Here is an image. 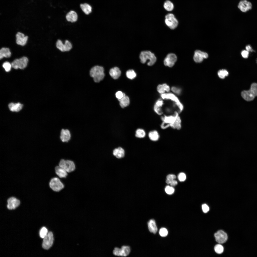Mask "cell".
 Returning a JSON list of instances; mask_svg holds the SVG:
<instances>
[{
	"mask_svg": "<svg viewBox=\"0 0 257 257\" xmlns=\"http://www.w3.org/2000/svg\"><path fill=\"white\" fill-rule=\"evenodd\" d=\"M2 66L6 72L10 71L12 67L11 64L8 62H4Z\"/></svg>",
	"mask_w": 257,
	"mask_h": 257,
	"instance_id": "74e56055",
	"label": "cell"
},
{
	"mask_svg": "<svg viewBox=\"0 0 257 257\" xmlns=\"http://www.w3.org/2000/svg\"><path fill=\"white\" fill-rule=\"evenodd\" d=\"M175 175L173 174H169L168 175L166 176L167 179L166 182L168 184H169L170 182L176 178Z\"/></svg>",
	"mask_w": 257,
	"mask_h": 257,
	"instance_id": "ab89813d",
	"label": "cell"
},
{
	"mask_svg": "<svg viewBox=\"0 0 257 257\" xmlns=\"http://www.w3.org/2000/svg\"><path fill=\"white\" fill-rule=\"evenodd\" d=\"M242 57L245 58H247L249 55V52L247 50H243L241 52Z\"/></svg>",
	"mask_w": 257,
	"mask_h": 257,
	"instance_id": "681fc988",
	"label": "cell"
},
{
	"mask_svg": "<svg viewBox=\"0 0 257 257\" xmlns=\"http://www.w3.org/2000/svg\"><path fill=\"white\" fill-rule=\"evenodd\" d=\"M195 52L198 53L201 55L203 58L206 59L208 58V54L202 51L199 50H196Z\"/></svg>",
	"mask_w": 257,
	"mask_h": 257,
	"instance_id": "f6af8a7d",
	"label": "cell"
},
{
	"mask_svg": "<svg viewBox=\"0 0 257 257\" xmlns=\"http://www.w3.org/2000/svg\"><path fill=\"white\" fill-rule=\"evenodd\" d=\"M214 236L216 241L220 244L225 242L228 238L227 234L222 230H219L215 233Z\"/></svg>",
	"mask_w": 257,
	"mask_h": 257,
	"instance_id": "7c38bea8",
	"label": "cell"
},
{
	"mask_svg": "<svg viewBox=\"0 0 257 257\" xmlns=\"http://www.w3.org/2000/svg\"><path fill=\"white\" fill-rule=\"evenodd\" d=\"M55 173L60 178H65L68 176L67 172L64 169L59 166H56L54 168Z\"/></svg>",
	"mask_w": 257,
	"mask_h": 257,
	"instance_id": "e0dca14e",
	"label": "cell"
},
{
	"mask_svg": "<svg viewBox=\"0 0 257 257\" xmlns=\"http://www.w3.org/2000/svg\"><path fill=\"white\" fill-rule=\"evenodd\" d=\"M124 95V93L121 91L117 92L115 94L116 98L118 99H120L122 98Z\"/></svg>",
	"mask_w": 257,
	"mask_h": 257,
	"instance_id": "bcb514c9",
	"label": "cell"
},
{
	"mask_svg": "<svg viewBox=\"0 0 257 257\" xmlns=\"http://www.w3.org/2000/svg\"><path fill=\"white\" fill-rule=\"evenodd\" d=\"M135 136L137 138H144L146 135L145 130L142 128H138L136 130Z\"/></svg>",
	"mask_w": 257,
	"mask_h": 257,
	"instance_id": "f1b7e54d",
	"label": "cell"
},
{
	"mask_svg": "<svg viewBox=\"0 0 257 257\" xmlns=\"http://www.w3.org/2000/svg\"><path fill=\"white\" fill-rule=\"evenodd\" d=\"M246 50L248 52H252L253 51V50L252 49L251 47L249 45H248L246 46Z\"/></svg>",
	"mask_w": 257,
	"mask_h": 257,
	"instance_id": "f5cc1de1",
	"label": "cell"
},
{
	"mask_svg": "<svg viewBox=\"0 0 257 257\" xmlns=\"http://www.w3.org/2000/svg\"><path fill=\"white\" fill-rule=\"evenodd\" d=\"M178 178L179 181L181 182L184 181L186 178L185 174L184 173H181L178 174Z\"/></svg>",
	"mask_w": 257,
	"mask_h": 257,
	"instance_id": "ee69618b",
	"label": "cell"
},
{
	"mask_svg": "<svg viewBox=\"0 0 257 257\" xmlns=\"http://www.w3.org/2000/svg\"><path fill=\"white\" fill-rule=\"evenodd\" d=\"M171 90L174 93L178 95H180L182 92L181 88L174 86L172 87Z\"/></svg>",
	"mask_w": 257,
	"mask_h": 257,
	"instance_id": "d590c367",
	"label": "cell"
},
{
	"mask_svg": "<svg viewBox=\"0 0 257 257\" xmlns=\"http://www.w3.org/2000/svg\"><path fill=\"white\" fill-rule=\"evenodd\" d=\"M71 135L70 131L68 129L62 128L61 130L60 138L63 142H68L71 139Z\"/></svg>",
	"mask_w": 257,
	"mask_h": 257,
	"instance_id": "5bb4252c",
	"label": "cell"
},
{
	"mask_svg": "<svg viewBox=\"0 0 257 257\" xmlns=\"http://www.w3.org/2000/svg\"><path fill=\"white\" fill-rule=\"evenodd\" d=\"M177 59V57L175 54L173 53L169 54L164 60V64L166 66L172 67L174 64Z\"/></svg>",
	"mask_w": 257,
	"mask_h": 257,
	"instance_id": "4fadbf2b",
	"label": "cell"
},
{
	"mask_svg": "<svg viewBox=\"0 0 257 257\" xmlns=\"http://www.w3.org/2000/svg\"><path fill=\"white\" fill-rule=\"evenodd\" d=\"M80 7L83 12L86 15H88L92 11V7L88 4H81Z\"/></svg>",
	"mask_w": 257,
	"mask_h": 257,
	"instance_id": "83f0119b",
	"label": "cell"
},
{
	"mask_svg": "<svg viewBox=\"0 0 257 257\" xmlns=\"http://www.w3.org/2000/svg\"><path fill=\"white\" fill-rule=\"evenodd\" d=\"M16 42L17 44L23 46L26 44L28 38L27 36H25L23 33L18 32L16 34Z\"/></svg>",
	"mask_w": 257,
	"mask_h": 257,
	"instance_id": "2e32d148",
	"label": "cell"
},
{
	"mask_svg": "<svg viewBox=\"0 0 257 257\" xmlns=\"http://www.w3.org/2000/svg\"><path fill=\"white\" fill-rule=\"evenodd\" d=\"M165 22L166 25L170 29H175L178 25L177 20L172 14H168L165 16Z\"/></svg>",
	"mask_w": 257,
	"mask_h": 257,
	"instance_id": "9c48e42d",
	"label": "cell"
},
{
	"mask_svg": "<svg viewBox=\"0 0 257 257\" xmlns=\"http://www.w3.org/2000/svg\"><path fill=\"white\" fill-rule=\"evenodd\" d=\"M113 155L117 158H123L125 156V151L122 147H119L116 148L113 151Z\"/></svg>",
	"mask_w": 257,
	"mask_h": 257,
	"instance_id": "d6986e66",
	"label": "cell"
},
{
	"mask_svg": "<svg viewBox=\"0 0 257 257\" xmlns=\"http://www.w3.org/2000/svg\"><path fill=\"white\" fill-rule=\"evenodd\" d=\"M131 251L129 246H123L121 248L115 247L113 251V254L118 256L126 257L129 255Z\"/></svg>",
	"mask_w": 257,
	"mask_h": 257,
	"instance_id": "ba28073f",
	"label": "cell"
},
{
	"mask_svg": "<svg viewBox=\"0 0 257 257\" xmlns=\"http://www.w3.org/2000/svg\"><path fill=\"white\" fill-rule=\"evenodd\" d=\"M7 208L10 210L14 209L18 207L20 204V200L15 196H10L7 200Z\"/></svg>",
	"mask_w": 257,
	"mask_h": 257,
	"instance_id": "8fae6325",
	"label": "cell"
},
{
	"mask_svg": "<svg viewBox=\"0 0 257 257\" xmlns=\"http://www.w3.org/2000/svg\"><path fill=\"white\" fill-rule=\"evenodd\" d=\"M78 15L74 11L71 10L69 12L66 16L67 20L71 22H74L76 21L78 19Z\"/></svg>",
	"mask_w": 257,
	"mask_h": 257,
	"instance_id": "603a6c76",
	"label": "cell"
},
{
	"mask_svg": "<svg viewBox=\"0 0 257 257\" xmlns=\"http://www.w3.org/2000/svg\"><path fill=\"white\" fill-rule=\"evenodd\" d=\"M126 75L128 78L131 79H133L136 76V74L133 69H129L126 72Z\"/></svg>",
	"mask_w": 257,
	"mask_h": 257,
	"instance_id": "4dcf8cb0",
	"label": "cell"
},
{
	"mask_svg": "<svg viewBox=\"0 0 257 257\" xmlns=\"http://www.w3.org/2000/svg\"><path fill=\"white\" fill-rule=\"evenodd\" d=\"M56 45L57 48L62 52L69 51L72 48V44L68 40H65L64 44L61 40L58 39Z\"/></svg>",
	"mask_w": 257,
	"mask_h": 257,
	"instance_id": "52a82bcc",
	"label": "cell"
},
{
	"mask_svg": "<svg viewBox=\"0 0 257 257\" xmlns=\"http://www.w3.org/2000/svg\"><path fill=\"white\" fill-rule=\"evenodd\" d=\"M157 90L158 92L161 94L164 93L165 92L162 84H159L158 86Z\"/></svg>",
	"mask_w": 257,
	"mask_h": 257,
	"instance_id": "7bdbcfd3",
	"label": "cell"
},
{
	"mask_svg": "<svg viewBox=\"0 0 257 257\" xmlns=\"http://www.w3.org/2000/svg\"><path fill=\"white\" fill-rule=\"evenodd\" d=\"M164 87L165 92H169L170 89L169 86L166 83L162 84Z\"/></svg>",
	"mask_w": 257,
	"mask_h": 257,
	"instance_id": "f907efd6",
	"label": "cell"
},
{
	"mask_svg": "<svg viewBox=\"0 0 257 257\" xmlns=\"http://www.w3.org/2000/svg\"><path fill=\"white\" fill-rule=\"evenodd\" d=\"M238 7L242 12H246L251 9L252 5L247 0L241 1L238 4Z\"/></svg>",
	"mask_w": 257,
	"mask_h": 257,
	"instance_id": "9a60e30c",
	"label": "cell"
},
{
	"mask_svg": "<svg viewBox=\"0 0 257 257\" xmlns=\"http://www.w3.org/2000/svg\"><path fill=\"white\" fill-rule=\"evenodd\" d=\"M48 233L47 229L45 227H43L40 230V236L41 238H44L46 236Z\"/></svg>",
	"mask_w": 257,
	"mask_h": 257,
	"instance_id": "8d00e7d4",
	"label": "cell"
},
{
	"mask_svg": "<svg viewBox=\"0 0 257 257\" xmlns=\"http://www.w3.org/2000/svg\"><path fill=\"white\" fill-rule=\"evenodd\" d=\"M241 95L245 100L248 101L252 100L255 96L250 89L242 91L241 93Z\"/></svg>",
	"mask_w": 257,
	"mask_h": 257,
	"instance_id": "ac0fdd59",
	"label": "cell"
},
{
	"mask_svg": "<svg viewBox=\"0 0 257 257\" xmlns=\"http://www.w3.org/2000/svg\"><path fill=\"white\" fill-rule=\"evenodd\" d=\"M148 136L150 140L152 141H158L160 138V135L158 132L154 130L150 131L148 133Z\"/></svg>",
	"mask_w": 257,
	"mask_h": 257,
	"instance_id": "44dd1931",
	"label": "cell"
},
{
	"mask_svg": "<svg viewBox=\"0 0 257 257\" xmlns=\"http://www.w3.org/2000/svg\"><path fill=\"white\" fill-rule=\"evenodd\" d=\"M109 73L112 78L116 79L120 76L121 72L119 68L116 67L111 69L109 70Z\"/></svg>",
	"mask_w": 257,
	"mask_h": 257,
	"instance_id": "ffe728a7",
	"label": "cell"
},
{
	"mask_svg": "<svg viewBox=\"0 0 257 257\" xmlns=\"http://www.w3.org/2000/svg\"><path fill=\"white\" fill-rule=\"evenodd\" d=\"M104 70L103 67L98 65H95L90 69L89 71V75L93 78L94 82L99 83L104 77Z\"/></svg>",
	"mask_w": 257,
	"mask_h": 257,
	"instance_id": "6da1fadb",
	"label": "cell"
},
{
	"mask_svg": "<svg viewBox=\"0 0 257 257\" xmlns=\"http://www.w3.org/2000/svg\"><path fill=\"white\" fill-rule=\"evenodd\" d=\"M218 75L220 78L223 79L228 74V72L226 70L222 69L219 70L218 72Z\"/></svg>",
	"mask_w": 257,
	"mask_h": 257,
	"instance_id": "d6a6232c",
	"label": "cell"
},
{
	"mask_svg": "<svg viewBox=\"0 0 257 257\" xmlns=\"http://www.w3.org/2000/svg\"><path fill=\"white\" fill-rule=\"evenodd\" d=\"M153 109L155 112L159 115H161L163 113L162 107L158 106L155 104L153 107Z\"/></svg>",
	"mask_w": 257,
	"mask_h": 257,
	"instance_id": "836d02e7",
	"label": "cell"
},
{
	"mask_svg": "<svg viewBox=\"0 0 257 257\" xmlns=\"http://www.w3.org/2000/svg\"><path fill=\"white\" fill-rule=\"evenodd\" d=\"M54 241V237L53 233L51 232L48 233L46 236L44 238L42 246L45 249H49L52 246Z\"/></svg>",
	"mask_w": 257,
	"mask_h": 257,
	"instance_id": "30bf717a",
	"label": "cell"
},
{
	"mask_svg": "<svg viewBox=\"0 0 257 257\" xmlns=\"http://www.w3.org/2000/svg\"><path fill=\"white\" fill-rule=\"evenodd\" d=\"M28 62V59L26 57H23L15 59L11 64L12 67L15 69H23L27 66Z\"/></svg>",
	"mask_w": 257,
	"mask_h": 257,
	"instance_id": "8992f818",
	"label": "cell"
},
{
	"mask_svg": "<svg viewBox=\"0 0 257 257\" xmlns=\"http://www.w3.org/2000/svg\"><path fill=\"white\" fill-rule=\"evenodd\" d=\"M59 166L65 169L67 173H70L74 171L76 169L74 162L72 160L64 159H61L59 163Z\"/></svg>",
	"mask_w": 257,
	"mask_h": 257,
	"instance_id": "5b68a950",
	"label": "cell"
},
{
	"mask_svg": "<svg viewBox=\"0 0 257 257\" xmlns=\"http://www.w3.org/2000/svg\"><path fill=\"white\" fill-rule=\"evenodd\" d=\"M148 229L150 232L154 234L157 233L158 228L154 220H150L148 222Z\"/></svg>",
	"mask_w": 257,
	"mask_h": 257,
	"instance_id": "d4e9b609",
	"label": "cell"
},
{
	"mask_svg": "<svg viewBox=\"0 0 257 257\" xmlns=\"http://www.w3.org/2000/svg\"><path fill=\"white\" fill-rule=\"evenodd\" d=\"M250 89L254 94L255 96H257V84L253 83L252 84Z\"/></svg>",
	"mask_w": 257,
	"mask_h": 257,
	"instance_id": "60d3db41",
	"label": "cell"
},
{
	"mask_svg": "<svg viewBox=\"0 0 257 257\" xmlns=\"http://www.w3.org/2000/svg\"><path fill=\"white\" fill-rule=\"evenodd\" d=\"M139 58L141 62L143 64L145 63L148 60L147 65L149 66L153 65L156 60V58L154 54L148 51L141 52L140 54Z\"/></svg>",
	"mask_w": 257,
	"mask_h": 257,
	"instance_id": "7a4b0ae2",
	"label": "cell"
},
{
	"mask_svg": "<svg viewBox=\"0 0 257 257\" xmlns=\"http://www.w3.org/2000/svg\"><path fill=\"white\" fill-rule=\"evenodd\" d=\"M214 249L215 252L218 254L222 253L224 250L223 247L220 244L216 245L214 247Z\"/></svg>",
	"mask_w": 257,
	"mask_h": 257,
	"instance_id": "e575fe53",
	"label": "cell"
},
{
	"mask_svg": "<svg viewBox=\"0 0 257 257\" xmlns=\"http://www.w3.org/2000/svg\"><path fill=\"white\" fill-rule=\"evenodd\" d=\"M11 53L10 49L7 48H2L0 50V59H1L4 57H10Z\"/></svg>",
	"mask_w": 257,
	"mask_h": 257,
	"instance_id": "4316f807",
	"label": "cell"
},
{
	"mask_svg": "<svg viewBox=\"0 0 257 257\" xmlns=\"http://www.w3.org/2000/svg\"><path fill=\"white\" fill-rule=\"evenodd\" d=\"M159 233L161 236L164 237L167 235L168 232L166 228L163 227L160 229L159 231Z\"/></svg>",
	"mask_w": 257,
	"mask_h": 257,
	"instance_id": "f35d334b",
	"label": "cell"
},
{
	"mask_svg": "<svg viewBox=\"0 0 257 257\" xmlns=\"http://www.w3.org/2000/svg\"><path fill=\"white\" fill-rule=\"evenodd\" d=\"M162 129H166L170 127V124L165 122H163L160 125Z\"/></svg>",
	"mask_w": 257,
	"mask_h": 257,
	"instance_id": "7dc6e473",
	"label": "cell"
},
{
	"mask_svg": "<svg viewBox=\"0 0 257 257\" xmlns=\"http://www.w3.org/2000/svg\"><path fill=\"white\" fill-rule=\"evenodd\" d=\"M50 188L53 191L59 192L64 188V185L60 180L58 177L52 178L50 180L49 183Z\"/></svg>",
	"mask_w": 257,
	"mask_h": 257,
	"instance_id": "277c9868",
	"label": "cell"
},
{
	"mask_svg": "<svg viewBox=\"0 0 257 257\" xmlns=\"http://www.w3.org/2000/svg\"><path fill=\"white\" fill-rule=\"evenodd\" d=\"M123 93L124 95L123 97L121 99H118L120 105L122 108H124L128 106L130 104V100L129 97L126 95L124 93Z\"/></svg>",
	"mask_w": 257,
	"mask_h": 257,
	"instance_id": "cb8c5ba5",
	"label": "cell"
},
{
	"mask_svg": "<svg viewBox=\"0 0 257 257\" xmlns=\"http://www.w3.org/2000/svg\"><path fill=\"white\" fill-rule=\"evenodd\" d=\"M163 6L164 8L168 11L172 10L174 7L173 3L169 0H167L165 2Z\"/></svg>",
	"mask_w": 257,
	"mask_h": 257,
	"instance_id": "f546056e",
	"label": "cell"
},
{
	"mask_svg": "<svg viewBox=\"0 0 257 257\" xmlns=\"http://www.w3.org/2000/svg\"><path fill=\"white\" fill-rule=\"evenodd\" d=\"M170 127L174 129L179 130L181 129L182 127L181 120L179 115L178 116L174 121L170 124Z\"/></svg>",
	"mask_w": 257,
	"mask_h": 257,
	"instance_id": "7402d4cb",
	"label": "cell"
},
{
	"mask_svg": "<svg viewBox=\"0 0 257 257\" xmlns=\"http://www.w3.org/2000/svg\"><path fill=\"white\" fill-rule=\"evenodd\" d=\"M161 96L163 99L169 100L174 102L178 109V112L180 113L183 110V106L178 97L174 94L171 93H164L161 94Z\"/></svg>",
	"mask_w": 257,
	"mask_h": 257,
	"instance_id": "3957f363",
	"label": "cell"
},
{
	"mask_svg": "<svg viewBox=\"0 0 257 257\" xmlns=\"http://www.w3.org/2000/svg\"><path fill=\"white\" fill-rule=\"evenodd\" d=\"M169 184L172 187H174L177 185V182L175 179H174L171 181L170 182Z\"/></svg>",
	"mask_w": 257,
	"mask_h": 257,
	"instance_id": "816d5d0a",
	"label": "cell"
},
{
	"mask_svg": "<svg viewBox=\"0 0 257 257\" xmlns=\"http://www.w3.org/2000/svg\"><path fill=\"white\" fill-rule=\"evenodd\" d=\"M23 106V105L19 103H11L8 105L9 109L12 112H19L22 109Z\"/></svg>",
	"mask_w": 257,
	"mask_h": 257,
	"instance_id": "484cf974",
	"label": "cell"
},
{
	"mask_svg": "<svg viewBox=\"0 0 257 257\" xmlns=\"http://www.w3.org/2000/svg\"><path fill=\"white\" fill-rule=\"evenodd\" d=\"M202 208L203 212L205 213H207L209 210L208 206L206 204H204L202 205Z\"/></svg>",
	"mask_w": 257,
	"mask_h": 257,
	"instance_id": "c3c4849f",
	"label": "cell"
},
{
	"mask_svg": "<svg viewBox=\"0 0 257 257\" xmlns=\"http://www.w3.org/2000/svg\"><path fill=\"white\" fill-rule=\"evenodd\" d=\"M165 190L166 193L168 194H172L174 191V189L173 187L169 186H166Z\"/></svg>",
	"mask_w": 257,
	"mask_h": 257,
	"instance_id": "b9f144b4",
	"label": "cell"
},
{
	"mask_svg": "<svg viewBox=\"0 0 257 257\" xmlns=\"http://www.w3.org/2000/svg\"><path fill=\"white\" fill-rule=\"evenodd\" d=\"M203 58L200 54L196 52H195L193 56L194 61L196 63H199L202 62Z\"/></svg>",
	"mask_w": 257,
	"mask_h": 257,
	"instance_id": "1f68e13d",
	"label": "cell"
}]
</instances>
